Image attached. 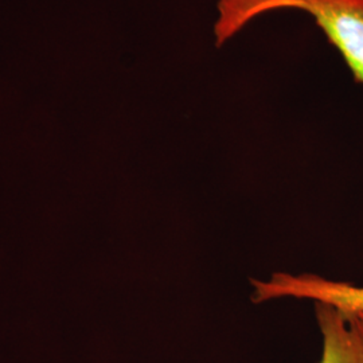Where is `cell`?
<instances>
[{
  "mask_svg": "<svg viewBox=\"0 0 363 363\" xmlns=\"http://www.w3.org/2000/svg\"><path fill=\"white\" fill-rule=\"evenodd\" d=\"M281 10L312 16L340 52L354 81L363 85V0H218L213 27L216 46H223L261 15Z\"/></svg>",
  "mask_w": 363,
  "mask_h": 363,
  "instance_id": "cell-1",
  "label": "cell"
},
{
  "mask_svg": "<svg viewBox=\"0 0 363 363\" xmlns=\"http://www.w3.org/2000/svg\"><path fill=\"white\" fill-rule=\"evenodd\" d=\"M253 301L274 298H307L335 307L347 316L363 311V286L333 281L318 274L274 273L268 280H253Z\"/></svg>",
  "mask_w": 363,
  "mask_h": 363,
  "instance_id": "cell-2",
  "label": "cell"
},
{
  "mask_svg": "<svg viewBox=\"0 0 363 363\" xmlns=\"http://www.w3.org/2000/svg\"><path fill=\"white\" fill-rule=\"evenodd\" d=\"M315 313L322 335L316 363H363V335L350 316L323 303H315Z\"/></svg>",
  "mask_w": 363,
  "mask_h": 363,
  "instance_id": "cell-3",
  "label": "cell"
},
{
  "mask_svg": "<svg viewBox=\"0 0 363 363\" xmlns=\"http://www.w3.org/2000/svg\"><path fill=\"white\" fill-rule=\"evenodd\" d=\"M350 318L355 322V325L359 328V331H361V334L363 335V311L354 315V316H350Z\"/></svg>",
  "mask_w": 363,
  "mask_h": 363,
  "instance_id": "cell-4",
  "label": "cell"
}]
</instances>
